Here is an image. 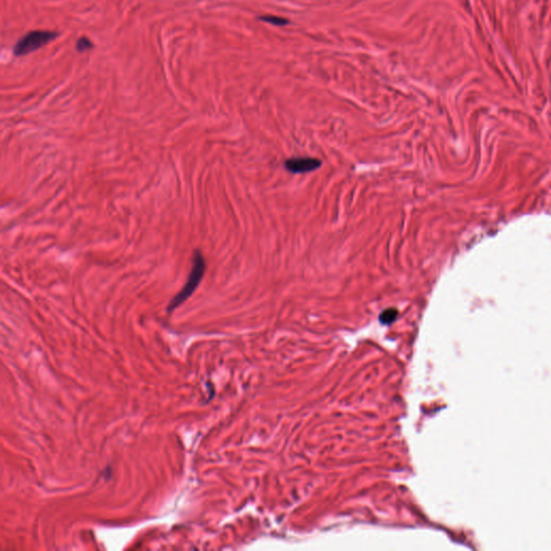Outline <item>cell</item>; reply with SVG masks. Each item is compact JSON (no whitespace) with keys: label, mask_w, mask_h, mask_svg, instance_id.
Here are the masks:
<instances>
[{"label":"cell","mask_w":551,"mask_h":551,"mask_svg":"<svg viewBox=\"0 0 551 551\" xmlns=\"http://www.w3.org/2000/svg\"><path fill=\"white\" fill-rule=\"evenodd\" d=\"M92 47H93V44H92V42H90V41L88 40L87 38H81L80 40L78 41V44H77V49L79 50L80 52L86 51V50L90 49Z\"/></svg>","instance_id":"cell-5"},{"label":"cell","mask_w":551,"mask_h":551,"mask_svg":"<svg viewBox=\"0 0 551 551\" xmlns=\"http://www.w3.org/2000/svg\"><path fill=\"white\" fill-rule=\"evenodd\" d=\"M322 165L321 160L313 157H295L285 161V168L293 173H304L317 169Z\"/></svg>","instance_id":"cell-3"},{"label":"cell","mask_w":551,"mask_h":551,"mask_svg":"<svg viewBox=\"0 0 551 551\" xmlns=\"http://www.w3.org/2000/svg\"><path fill=\"white\" fill-rule=\"evenodd\" d=\"M58 37L57 32L51 30H34L26 34L14 47V54L16 56H24L32 53L43 45L53 41Z\"/></svg>","instance_id":"cell-2"},{"label":"cell","mask_w":551,"mask_h":551,"mask_svg":"<svg viewBox=\"0 0 551 551\" xmlns=\"http://www.w3.org/2000/svg\"><path fill=\"white\" fill-rule=\"evenodd\" d=\"M397 315H398V313H397L396 309H392V308L387 309L380 315L379 321L382 324H391L392 322H394L395 320H396Z\"/></svg>","instance_id":"cell-4"},{"label":"cell","mask_w":551,"mask_h":551,"mask_svg":"<svg viewBox=\"0 0 551 551\" xmlns=\"http://www.w3.org/2000/svg\"><path fill=\"white\" fill-rule=\"evenodd\" d=\"M205 270H206L205 258L202 254V252L196 250L194 252V255H193L192 268L190 271L189 278H187V280L183 285L182 290H181L179 293L172 298L169 305H168V308H167L168 313H172V311L180 307L181 305H182L186 300H189V298L193 295V293L196 291L198 285L203 280Z\"/></svg>","instance_id":"cell-1"}]
</instances>
